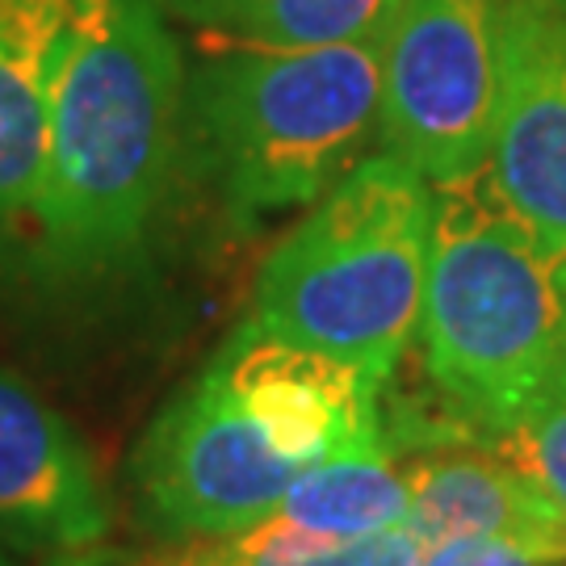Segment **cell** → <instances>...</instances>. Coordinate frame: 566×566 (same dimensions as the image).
<instances>
[{
  "mask_svg": "<svg viewBox=\"0 0 566 566\" xmlns=\"http://www.w3.org/2000/svg\"><path fill=\"white\" fill-rule=\"evenodd\" d=\"M185 63L156 0H84L63 42L34 223L67 269L139 248L172 172Z\"/></svg>",
  "mask_w": 566,
  "mask_h": 566,
  "instance_id": "obj_1",
  "label": "cell"
},
{
  "mask_svg": "<svg viewBox=\"0 0 566 566\" xmlns=\"http://www.w3.org/2000/svg\"><path fill=\"white\" fill-rule=\"evenodd\" d=\"M420 361L446 420L486 446L566 399L558 256L500 198L486 168L432 185Z\"/></svg>",
  "mask_w": 566,
  "mask_h": 566,
  "instance_id": "obj_2",
  "label": "cell"
},
{
  "mask_svg": "<svg viewBox=\"0 0 566 566\" xmlns=\"http://www.w3.org/2000/svg\"><path fill=\"white\" fill-rule=\"evenodd\" d=\"M185 122L240 223L306 210L382 143V39L214 46L185 76Z\"/></svg>",
  "mask_w": 566,
  "mask_h": 566,
  "instance_id": "obj_3",
  "label": "cell"
},
{
  "mask_svg": "<svg viewBox=\"0 0 566 566\" xmlns=\"http://www.w3.org/2000/svg\"><path fill=\"white\" fill-rule=\"evenodd\" d=\"M428 248L432 185L374 151L277 240L248 319L390 382L420 332Z\"/></svg>",
  "mask_w": 566,
  "mask_h": 566,
  "instance_id": "obj_4",
  "label": "cell"
},
{
  "mask_svg": "<svg viewBox=\"0 0 566 566\" xmlns=\"http://www.w3.org/2000/svg\"><path fill=\"white\" fill-rule=\"evenodd\" d=\"M504 0H395L382 30V151L428 185L479 177L500 105Z\"/></svg>",
  "mask_w": 566,
  "mask_h": 566,
  "instance_id": "obj_5",
  "label": "cell"
},
{
  "mask_svg": "<svg viewBox=\"0 0 566 566\" xmlns=\"http://www.w3.org/2000/svg\"><path fill=\"white\" fill-rule=\"evenodd\" d=\"M298 474L303 465L210 365L156 416L135 462L151 525L181 542L231 537L269 521Z\"/></svg>",
  "mask_w": 566,
  "mask_h": 566,
  "instance_id": "obj_6",
  "label": "cell"
},
{
  "mask_svg": "<svg viewBox=\"0 0 566 566\" xmlns=\"http://www.w3.org/2000/svg\"><path fill=\"white\" fill-rule=\"evenodd\" d=\"M486 177L566 256V0H504L500 105Z\"/></svg>",
  "mask_w": 566,
  "mask_h": 566,
  "instance_id": "obj_7",
  "label": "cell"
},
{
  "mask_svg": "<svg viewBox=\"0 0 566 566\" xmlns=\"http://www.w3.org/2000/svg\"><path fill=\"white\" fill-rule=\"evenodd\" d=\"M210 369L303 470L348 446L390 441L382 411L390 382L282 340L252 319L227 336Z\"/></svg>",
  "mask_w": 566,
  "mask_h": 566,
  "instance_id": "obj_8",
  "label": "cell"
},
{
  "mask_svg": "<svg viewBox=\"0 0 566 566\" xmlns=\"http://www.w3.org/2000/svg\"><path fill=\"white\" fill-rule=\"evenodd\" d=\"M97 465L55 407L0 365V549L81 554L109 533Z\"/></svg>",
  "mask_w": 566,
  "mask_h": 566,
  "instance_id": "obj_9",
  "label": "cell"
},
{
  "mask_svg": "<svg viewBox=\"0 0 566 566\" xmlns=\"http://www.w3.org/2000/svg\"><path fill=\"white\" fill-rule=\"evenodd\" d=\"M411 512L407 525L424 546L458 537H500L533 549L546 566H566V504L495 446L458 441L416 449L403 458Z\"/></svg>",
  "mask_w": 566,
  "mask_h": 566,
  "instance_id": "obj_10",
  "label": "cell"
},
{
  "mask_svg": "<svg viewBox=\"0 0 566 566\" xmlns=\"http://www.w3.org/2000/svg\"><path fill=\"white\" fill-rule=\"evenodd\" d=\"M84 0H0V223L34 219L63 42Z\"/></svg>",
  "mask_w": 566,
  "mask_h": 566,
  "instance_id": "obj_11",
  "label": "cell"
},
{
  "mask_svg": "<svg viewBox=\"0 0 566 566\" xmlns=\"http://www.w3.org/2000/svg\"><path fill=\"white\" fill-rule=\"evenodd\" d=\"M411 491L403 458L390 441H365L306 465L290 483L273 516L319 542H353L365 533L407 525Z\"/></svg>",
  "mask_w": 566,
  "mask_h": 566,
  "instance_id": "obj_12",
  "label": "cell"
},
{
  "mask_svg": "<svg viewBox=\"0 0 566 566\" xmlns=\"http://www.w3.org/2000/svg\"><path fill=\"white\" fill-rule=\"evenodd\" d=\"M156 9L214 46L303 51L378 42L395 0H156Z\"/></svg>",
  "mask_w": 566,
  "mask_h": 566,
  "instance_id": "obj_13",
  "label": "cell"
},
{
  "mask_svg": "<svg viewBox=\"0 0 566 566\" xmlns=\"http://www.w3.org/2000/svg\"><path fill=\"white\" fill-rule=\"evenodd\" d=\"M495 449L507 453L521 470H528L558 504H566V399L546 407L521 432L495 441Z\"/></svg>",
  "mask_w": 566,
  "mask_h": 566,
  "instance_id": "obj_14",
  "label": "cell"
},
{
  "mask_svg": "<svg viewBox=\"0 0 566 566\" xmlns=\"http://www.w3.org/2000/svg\"><path fill=\"white\" fill-rule=\"evenodd\" d=\"M428 546L411 525H395L382 533H365L353 542H336L324 549V566H424Z\"/></svg>",
  "mask_w": 566,
  "mask_h": 566,
  "instance_id": "obj_15",
  "label": "cell"
},
{
  "mask_svg": "<svg viewBox=\"0 0 566 566\" xmlns=\"http://www.w3.org/2000/svg\"><path fill=\"white\" fill-rule=\"evenodd\" d=\"M424 566H546L533 549L500 542V537H458L428 549Z\"/></svg>",
  "mask_w": 566,
  "mask_h": 566,
  "instance_id": "obj_16",
  "label": "cell"
},
{
  "mask_svg": "<svg viewBox=\"0 0 566 566\" xmlns=\"http://www.w3.org/2000/svg\"><path fill=\"white\" fill-rule=\"evenodd\" d=\"M63 566H109V558H97V554L76 558V554H67V563ZM122 566H185V563H181V554L172 549V554H156V558H139V563H122Z\"/></svg>",
  "mask_w": 566,
  "mask_h": 566,
  "instance_id": "obj_17",
  "label": "cell"
},
{
  "mask_svg": "<svg viewBox=\"0 0 566 566\" xmlns=\"http://www.w3.org/2000/svg\"><path fill=\"white\" fill-rule=\"evenodd\" d=\"M558 282H563V298H566V256H558Z\"/></svg>",
  "mask_w": 566,
  "mask_h": 566,
  "instance_id": "obj_18",
  "label": "cell"
},
{
  "mask_svg": "<svg viewBox=\"0 0 566 566\" xmlns=\"http://www.w3.org/2000/svg\"><path fill=\"white\" fill-rule=\"evenodd\" d=\"M0 566H18V563H9V558H0Z\"/></svg>",
  "mask_w": 566,
  "mask_h": 566,
  "instance_id": "obj_19",
  "label": "cell"
}]
</instances>
